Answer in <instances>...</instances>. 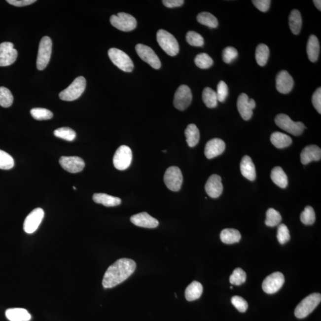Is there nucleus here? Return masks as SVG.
Here are the masks:
<instances>
[{
	"label": "nucleus",
	"instance_id": "nucleus-1",
	"mask_svg": "<svg viewBox=\"0 0 321 321\" xmlns=\"http://www.w3.org/2000/svg\"><path fill=\"white\" fill-rule=\"evenodd\" d=\"M137 264L128 258H121L111 265L106 272L103 280L104 288H110L125 281L134 273Z\"/></svg>",
	"mask_w": 321,
	"mask_h": 321
},
{
	"label": "nucleus",
	"instance_id": "nucleus-2",
	"mask_svg": "<svg viewBox=\"0 0 321 321\" xmlns=\"http://www.w3.org/2000/svg\"><path fill=\"white\" fill-rule=\"evenodd\" d=\"M321 301V295L320 293H312L302 300L297 306L294 311V315L299 319L307 317L315 310Z\"/></svg>",
	"mask_w": 321,
	"mask_h": 321
},
{
	"label": "nucleus",
	"instance_id": "nucleus-3",
	"mask_svg": "<svg viewBox=\"0 0 321 321\" xmlns=\"http://www.w3.org/2000/svg\"><path fill=\"white\" fill-rule=\"evenodd\" d=\"M157 40L159 45L169 56L174 57L179 53L178 40L169 32L159 30L157 34Z\"/></svg>",
	"mask_w": 321,
	"mask_h": 321
},
{
	"label": "nucleus",
	"instance_id": "nucleus-4",
	"mask_svg": "<svg viewBox=\"0 0 321 321\" xmlns=\"http://www.w3.org/2000/svg\"><path fill=\"white\" fill-rule=\"evenodd\" d=\"M86 85L85 78L79 76L75 79L71 85L61 92L59 97L65 101H72L79 98L85 91Z\"/></svg>",
	"mask_w": 321,
	"mask_h": 321
},
{
	"label": "nucleus",
	"instance_id": "nucleus-5",
	"mask_svg": "<svg viewBox=\"0 0 321 321\" xmlns=\"http://www.w3.org/2000/svg\"><path fill=\"white\" fill-rule=\"evenodd\" d=\"M275 123L278 126L283 130L294 136H299L302 134L306 127L300 121L295 122L291 119L287 115L280 114L275 118Z\"/></svg>",
	"mask_w": 321,
	"mask_h": 321
},
{
	"label": "nucleus",
	"instance_id": "nucleus-6",
	"mask_svg": "<svg viewBox=\"0 0 321 321\" xmlns=\"http://www.w3.org/2000/svg\"><path fill=\"white\" fill-rule=\"evenodd\" d=\"M108 56L114 65L120 70L125 72H131L134 68V63L131 58L124 51L119 49L112 48L108 52Z\"/></svg>",
	"mask_w": 321,
	"mask_h": 321
},
{
	"label": "nucleus",
	"instance_id": "nucleus-7",
	"mask_svg": "<svg viewBox=\"0 0 321 321\" xmlns=\"http://www.w3.org/2000/svg\"><path fill=\"white\" fill-rule=\"evenodd\" d=\"M52 46L53 43L50 37L44 36L40 40L36 60V67L39 71L44 70L48 65L52 53Z\"/></svg>",
	"mask_w": 321,
	"mask_h": 321
},
{
	"label": "nucleus",
	"instance_id": "nucleus-8",
	"mask_svg": "<svg viewBox=\"0 0 321 321\" xmlns=\"http://www.w3.org/2000/svg\"><path fill=\"white\" fill-rule=\"evenodd\" d=\"M111 24L117 30L123 32L134 31L137 27V21L131 14L120 12L110 17Z\"/></svg>",
	"mask_w": 321,
	"mask_h": 321
},
{
	"label": "nucleus",
	"instance_id": "nucleus-9",
	"mask_svg": "<svg viewBox=\"0 0 321 321\" xmlns=\"http://www.w3.org/2000/svg\"><path fill=\"white\" fill-rule=\"evenodd\" d=\"M183 175L180 169L172 166L167 169L164 176V181L168 189L173 192H178L183 183Z\"/></svg>",
	"mask_w": 321,
	"mask_h": 321
},
{
	"label": "nucleus",
	"instance_id": "nucleus-10",
	"mask_svg": "<svg viewBox=\"0 0 321 321\" xmlns=\"http://www.w3.org/2000/svg\"><path fill=\"white\" fill-rule=\"evenodd\" d=\"M132 152L129 146L121 145L117 149L113 157V164L118 170H125L131 166L132 161Z\"/></svg>",
	"mask_w": 321,
	"mask_h": 321
},
{
	"label": "nucleus",
	"instance_id": "nucleus-11",
	"mask_svg": "<svg viewBox=\"0 0 321 321\" xmlns=\"http://www.w3.org/2000/svg\"><path fill=\"white\" fill-rule=\"evenodd\" d=\"M192 94L189 86L182 85L178 88L175 94L174 106L178 110L183 111L190 105Z\"/></svg>",
	"mask_w": 321,
	"mask_h": 321
},
{
	"label": "nucleus",
	"instance_id": "nucleus-12",
	"mask_svg": "<svg viewBox=\"0 0 321 321\" xmlns=\"http://www.w3.org/2000/svg\"><path fill=\"white\" fill-rule=\"evenodd\" d=\"M135 49L141 59L148 64L152 68L159 69L161 68L160 59L151 48L145 45L139 44L136 45Z\"/></svg>",
	"mask_w": 321,
	"mask_h": 321
},
{
	"label": "nucleus",
	"instance_id": "nucleus-13",
	"mask_svg": "<svg viewBox=\"0 0 321 321\" xmlns=\"http://www.w3.org/2000/svg\"><path fill=\"white\" fill-rule=\"evenodd\" d=\"M285 282L284 275L280 272H276L268 276L262 283V288L266 293L274 294L279 291Z\"/></svg>",
	"mask_w": 321,
	"mask_h": 321
},
{
	"label": "nucleus",
	"instance_id": "nucleus-14",
	"mask_svg": "<svg viewBox=\"0 0 321 321\" xmlns=\"http://www.w3.org/2000/svg\"><path fill=\"white\" fill-rule=\"evenodd\" d=\"M44 216V211L42 208L34 210L26 218L24 224V230L26 233L32 234L35 232L41 223Z\"/></svg>",
	"mask_w": 321,
	"mask_h": 321
},
{
	"label": "nucleus",
	"instance_id": "nucleus-15",
	"mask_svg": "<svg viewBox=\"0 0 321 321\" xmlns=\"http://www.w3.org/2000/svg\"><path fill=\"white\" fill-rule=\"evenodd\" d=\"M237 106L243 119L249 120L252 117L253 109L255 108L256 103L253 99H249L248 95L243 93L239 95Z\"/></svg>",
	"mask_w": 321,
	"mask_h": 321
},
{
	"label": "nucleus",
	"instance_id": "nucleus-16",
	"mask_svg": "<svg viewBox=\"0 0 321 321\" xmlns=\"http://www.w3.org/2000/svg\"><path fill=\"white\" fill-rule=\"evenodd\" d=\"M17 51L14 48L13 43L4 42L0 44V66L4 67L16 62Z\"/></svg>",
	"mask_w": 321,
	"mask_h": 321
},
{
	"label": "nucleus",
	"instance_id": "nucleus-17",
	"mask_svg": "<svg viewBox=\"0 0 321 321\" xmlns=\"http://www.w3.org/2000/svg\"><path fill=\"white\" fill-rule=\"evenodd\" d=\"M59 163L64 170L71 173L82 172L85 166V162L79 157H62Z\"/></svg>",
	"mask_w": 321,
	"mask_h": 321
},
{
	"label": "nucleus",
	"instance_id": "nucleus-18",
	"mask_svg": "<svg viewBox=\"0 0 321 321\" xmlns=\"http://www.w3.org/2000/svg\"><path fill=\"white\" fill-rule=\"evenodd\" d=\"M294 86L293 77L285 71H280L276 77V88L280 93L288 94Z\"/></svg>",
	"mask_w": 321,
	"mask_h": 321
},
{
	"label": "nucleus",
	"instance_id": "nucleus-19",
	"mask_svg": "<svg viewBox=\"0 0 321 321\" xmlns=\"http://www.w3.org/2000/svg\"><path fill=\"white\" fill-rule=\"evenodd\" d=\"M221 180V178L217 175H213L208 179L205 189L210 197L217 198L222 194L223 186Z\"/></svg>",
	"mask_w": 321,
	"mask_h": 321
},
{
	"label": "nucleus",
	"instance_id": "nucleus-20",
	"mask_svg": "<svg viewBox=\"0 0 321 321\" xmlns=\"http://www.w3.org/2000/svg\"><path fill=\"white\" fill-rule=\"evenodd\" d=\"M225 144L223 141L218 138H214L208 142L205 147V155L208 159H212L223 153Z\"/></svg>",
	"mask_w": 321,
	"mask_h": 321
},
{
	"label": "nucleus",
	"instance_id": "nucleus-21",
	"mask_svg": "<svg viewBox=\"0 0 321 321\" xmlns=\"http://www.w3.org/2000/svg\"><path fill=\"white\" fill-rule=\"evenodd\" d=\"M131 221L137 226L154 228L158 227L159 222L157 219L152 217L145 212L141 213L131 216Z\"/></svg>",
	"mask_w": 321,
	"mask_h": 321
},
{
	"label": "nucleus",
	"instance_id": "nucleus-22",
	"mask_svg": "<svg viewBox=\"0 0 321 321\" xmlns=\"http://www.w3.org/2000/svg\"><path fill=\"white\" fill-rule=\"evenodd\" d=\"M321 158V149L314 144L306 146L300 154V160L303 165L308 164L312 161H320Z\"/></svg>",
	"mask_w": 321,
	"mask_h": 321
},
{
	"label": "nucleus",
	"instance_id": "nucleus-23",
	"mask_svg": "<svg viewBox=\"0 0 321 321\" xmlns=\"http://www.w3.org/2000/svg\"><path fill=\"white\" fill-rule=\"evenodd\" d=\"M241 171L242 175L250 181H254L256 179V173L255 167L252 160L248 155L243 157L241 163Z\"/></svg>",
	"mask_w": 321,
	"mask_h": 321
},
{
	"label": "nucleus",
	"instance_id": "nucleus-24",
	"mask_svg": "<svg viewBox=\"0 0 321 321\" xmlns=\"http://www.w3.org/2000/svg\"><path fill=\"white\" fill-rule=\"evenodd\" d=\"M306 51H307L309 60L313 63L317 62L318 57H319L320 45L319 40L314 35H312L309 37Z\"/></svg>",
	"mask_w": 321,
	"mask_h": 321
},
{
	"label": "nucleus",
	"instance_id": "nucleus-25",
	"mask_svg": "<svg viewBox=\"0 0 321 321\" xmlns=\"http://www.w3.org/2000/svg\"><path fill=\"white\" fill-rule=\"evenodd\" d=\"M93 200L95 203L102 204L107 207H116L121 203L119 198L101 193H95L93 196Z\"/></svg>",
	"mask_w": 321,
	"mask_h": 321
},
{
	"label": "nucleus",
	"instance_id": "nucleus-26",
	"mask_svg": "<svg viewBox=\"0 0 321 321\" xmlns=\"http://www.w3.org/2000/svg\"><path fill=\"white\" fill-rule=\"evenodd\" d=\"M5 317L10 321H29L31 319V314L23 308L8 309L5 312Z\"/></svg>",
	"mask_w": 321,
	"mask_h": 321
},
{
	"label": "nucleus",
	"instance_id": "nucleus-27",
	"mask_svg": "<svg viewBox=\"0 0 321 321\" xmlns=\"http://www.w3.org/2000/svg\"><path fill=\"white\" fill-rule=\"evenodd\" d=\"M203 293V286L200 283L193 282L185 291V297L188 301L192 302L200 298Z\"/></svg>",
	"mask_w": 321,
	"mask_h": 321
},
{
	"label": "nucleus",
	"instance_id": "nucleus-28",
	"mask_svg": "<svg viewBox=\"0 0 321 321\" xmlns=\"http://www.w3.org/2000/svg\"><path fill=\"white\" fill-rule=\"evenodd\" d=\"M271 178L272 180L278 186L285 189L288 185V178L282 167H274L271 171Z\"/></svg>",
	"mask_w": 321,
	"mask_h": 321
},
{
	"label": "nucleus",
	"instance_id": "nucleus-29",
	"mask_svg": "<svg viewBox=\"0 0 321 321\" xmlns=\"http://www.w3.org/2000/svg\"><path fill=\"white\" fill-rule=\"evenodd\" d=\"M220 239L222 242L225 244H234L241 241V234L238 230L225 228L221 231Z\"/></svg>",
	"mask_w": 321,
	"mask_h": 321
},
{
	"label": "nucleus",
	"instance_id": "nucleus-30",
	"mask_svg": "<svg viewBox=\"0 0 321 321\" xmlns=\"http://www.w3.org/2000/svg\"><path fill=\"white\" fill-rule=\"evenodd\" d=\"M184 134L189 146L195 147L199 143V140H200V133L195 124H190L188 125L185 130Z\"/></svg>",
	"mask_w": 321,
	"mask_h": 321
},
{
	"label": "nucleus",
	"instance_id": "nucleus-31",
	"mask_svg": "<svg viewBox=\"0 0 321 321\" xmlns=\"http://www.w3.org/2000/svg\"><path fill=\"white\" fill-rule=\"evenodd\" d=\"M271 143L277 148H285L290 145L292 143L291 138L289 136L282 132H274L271 136Z\"/></svg>",
	"mask_w": 321,
	"mask_h": 321
},
{
	"label": "nucleus",
	"instance_id": "nucleus-32",
	"mask_svg": "<svg viewBox=\"0 0 321 321\" xmlns=\"http://www.w3.org/2000/svg\"><path fill=\"white\" fill-rule=\"evenodd\" d=\"M289 27L294 35H298L301 30L302 19L301 14L297 10H293L289 16Z\"/></svg>",
	"mask_w": 321,
	"mask_h": 321
},
{
	"label": "nucleus",
	"instance_id": "nucleus-33",
	"mask_svg": "<svg viewBox=\"0 0 321 321\" xmlns=\"http://www.w3.org/2000/svg\"><path fill=\"white\" fill-rule=\"evenodd\" d=\"M202 100L208 108H215L218 105V98L216 92L209 87L205 88L202 92Z\"/></svg>",
	"mask_w": 321,
	"mask_h": 321
},
{
	"label": "nucleus",
	"instance_id": "nucleus-34",
	"mask_svg": "<svg viewBox=\"0 0 321 321\" xmlns=\"http://www.w3.org/2000/svg\"><path fill=\"white\" fill-rule=\"evenodd\" d=\"M270 56V49L264 44H259L256 49L255 58L258 65L264 66L268 62Z\"/></svg>",
	"mask_w": 321,
	"mask_h": 321
},
{
	"label": "nucleus",
	"instance_id": "nucleus-35",
	"mask_svg": "<svg viewBox=\"0 0 321 321\" xmlns=\"http://www.w3.org/2000/svg\"><path fill=\"white\" fill-rule=\"evenodd\" d=\"M197 20L199 24L211 28H216L218 25L217 19L212 14L208 12L199 13L197 16Z\"/></svg>",
	"mask_w": 321,
	"mask_h": 321
},
{
	"label": "nucleus",
	"instance_id": "nucleus-36",
	"mask_svg": "<svg viewBox=\"0 0 321 321\" xmlns=\"http://www.w3.org/2000/svg\"><path fill=\"white\" fill-rule=\"evenodd\" d=\"M282 220L281 214L274 208H270L266 213L265 224L268 227H273L280 224Z\"/></svg>",
	"mask_w": 321,
	"mask_h": 321
},
{
	"label": "nucleus",
	"instance_id": "nucleus-37",
	"mask_svg": "<svg viewBox=\"0 0 321 321\" xmlns=\"http://www.w3.org/2000/svg\"><path fill=\"white\" fill-rule=\"evenodd\" d=\"M13 103V96L9 89L0 87V106L4 108H8Z\"/></svg>",
	"mask_w": 321,
	"mask_h": 321
},
{
	"label": "nucleus",
	"instance_id": "nucleus-38",
	"mask_svg": "<svg viewBox=\"0 0 321 321\" xmlns=\"http://www.w3.org/2000/svg\"><path fill=\"white\" fill-rule=\"evenodd\" d=\"M54 134L56 137L68 141H73L76 137V132L67 127L57 129L54 132Z\"/></svg>",
	"mask_w": 321,
	"mask_h": 321
},
{
	"label": "nucleus",
	"instance_id": "nucleus-39",
	"mask_svg": "<svg viewBox=\"0 0 321 321\" xmlns=\"http://www.w3.org/2000/svg\"><path fill=\"white\" fill-rule=\"evenodd\" d=\"M195 63L196 66L201 69H209L213 65V60L209 55L201 53L195 57Z\"/></svg>",
	"mask_w": 321,
	"mask_h": 321
},
{
	"label": "nucleus",
	"instance_id": "nucleus-40",
	"mask_svg": "<svg viewBox=\"0 0 321 321\" xmlns=\"http://www.w3.org/2000/svg\"><path fill=\"white\" fill-rule=\"evenodd\" d=\"M31 114L35 119L40 121L50 120L53 117V112L47 109L42 108L32 109Z\"/></svg>",
	"mask_w": 321,
	"mask_h": 321
},
{
	"label": "nucleus",
	"instance_id": "nucleus-41",
	"mask_svg": "<svg viewBox=\"0 0 321 321\" xmlns=\"http://www.w3.org/2000/svg\"><path fill=\"white\" fill-rule=\"evenodd\" d=\"M247 280V274L241 268H236L233 272L230 277L231 285H240L244 284Z\"/></svg>",
	"mask_w": 321,
	"mask_h": 321
},
{
	"label": "nucleus",
	"instance_id": "nucleus-42",
	"mask_svg": "<svg viewBox=\"0 0 321 321\" xmlns=\"http://www.w3.org/2000/svg\"><path fill=\"white\" fill-rule=\"evenodd\" d=\"M186 39L188 44L194 47H202L204 44V37L195 31L188 32Z\"/></svg>",
	"mask_w": 321,
	"mask_h": 321
},
{
	"label": "nucleus",
	"instance_id": "nucleus-43",
	"mask_svg": "<svg viewBox=\"0 0 321 321\" xmlns=\"http://www.w3.org/2000/svg\"><path fill=\"white\" fill-rule=\"evenodd\" d=\"M315 213L313 208L306 207L300 215V220L305 225L313 224L315 221Z\"/></svg>",
	"mask_w": 321,
	"mask_h": 321
},
{
	"label": "nucleus",
	"instance_id": "nucleus-44",
	"mask_svg": "<svg viewBox=\"0 0 321 321\" xmlns=\"http://www.w3.org/2000/svg\"><path fill=\"white\" fill-rule=\"evenodd\" d=\"M14 166L13 158L8 153L0 149V169L10 170Z\"/></svg>",
	"mask_w": 321,
	"mask_h": 321
},
{
	"label": "nucleus",
	"instance_id": "nucleus-45",
	"mask_svg": "<svg viewBox=\"0 0 321 321\" xmlns=\"http://www.w3.org/2000/svg\"><path fill=\"white\" fill-rule=\"evenodd\" d=\"M277 239L282 245H285L290 241V232L287 227L284 224H280L278 227Z\"/></svg>",
	"mask_w": 321,
	"mask_h": 321
},
{
	"label": "nucleus",
	"instance_id": "nucleus-46",
	"mask_svg": "<svg viewBox=\"0 0 321 321\" xmlns=\"http://www.w3.org/2000/svg\"><path fill=\"white\" fill-rule=\"evenodd\" d=\"M238 56V52L235 48L228 47L222 51V60L227 64L233 62Z\"/></svg>",
	"mask_w": 321,
	"mask_h": 321
},
{
	"label": "nucleus",
	"instance_id": "nucleus-47",
	"mask_svg": "<svg viewBox=\"0 0 321 321\" xmlns=\"http://www.w3.org/2000/svg\"><path fill=\"white\" fill-rule=\"evenodd\" d=\"M219 102L223 103L228 94V88L227 84L224 81H220L217 85V91L216 92Z\"/></svg>",
	"mask_w": 321,
	"mask_h": 321
},
{
	"label": "nucleus",
	"instance_id": "nucleus-48",
	"mask_svg": "<svg viewBox=\"0 0 321 321\" xmlns=\"http://www.w3.org/2000/svg\"><path fill=\"white\" fill-rule=\"evenodd\" d=\"M231 303L240 312L244 313L248 308V303L246 300L240 296H236L231 299Z\"/></svg>",
	"mask_w": 321,
	"mask_h": 321
},
{
	"label": "nucleus",
	"instance_id": "nucleus-49",
	"mask_svg": "<svg viewBox=\"0 0 321 321\" xmlns=\"http://www.w3.org/2000/svg\"><path fill=\"white\" fill-rule=\"evenodd\" d=\"M312 104L320 114H321V88H318L314 92L312 98Z\"/></svg>",
	"mask_w": 321,
	"mask_h": 321
},
{
	"label": "nucleus",
	"instance_id": "nucleus-50",
	"mask_svg": "<svg viewBox=\"0 0 321 321\" xmlns=\"http://www.w3.org/2000/svg\"><path fill=\"white\" fill-rule=\"evenodd\" d=\"M252 3L259 11L267 12L270 7V0H253Z\"/></svg>",
	"mask_w": 321,
	"mask_h": 321
},
{
	"label": "nucleus",
	"instance_id": "nucleus-51",
	"mask_svg": "<svg viewBox=\"0 0 321 321\" xmlns=\"http://www.w3.org/2000/svg\"><path fill=\"white\" fill-rule=\"evenodd\" d=\"M7 2L10 4L16 7H24L33 4L36 0H7Z\"/></svg>",
	"mask_w": 321,
	"mask_h": 321
},
{
	"label": "nucleus",
	"instance_id": "nucleus-52",
	"mask_svg": "<svg viewBox=\"0 0 321 321\" xmlns=\"http://www.w3.org/2000/svg\"><path fill=\"white\" fill-rule=\"evenodd\" d=\"M163 2L168 8H174L181 6L184 1L183 0H163Z\"/></svg>",
	"mask_w": 321,
	"mask_h": 321
},
{
	"label": "nucleus",
	"instance_id": "nucleus-53",
	"mask_svg": "<svg viewBox=\"0 0 321 321\" xmlns=\"http://www.w3.org/2000/svg\"><path fill=\"white\" fill-rule=\"evenodd\" d=\"M314 3L318 10H321V1L320 0H314Z\"/></svg>",
	"mask_w": 321,
	"mask_h": 321
},
{
	"label": "nucleus",
	"instance_id": "nucleus-54",
	"mask_svg": "<svg viewBox=\"0 0 321 321\" xmlns=\"http://www.w3.org/2000/svg\"><path fill=\"white\" fill-rule=\"evenodd\" d=\"M163 152H166L167 151H166V150H163Z\"/></svg>",
	"mask_w": 321,
	"mask_h": 321
},
{
	"label": "nucleus",
	"instance_id": "nucleus-55",
	"mask_svg": "<svg viewBox=\"0 0 321 321\" xmlns=\"http://www.w3.org/2000/svg\"><path fill=\"white\" fill-rule=\"evenodd\" d=\"M73 189H74V190H76V187H73Z\"/></svg>",
	"mask_w": 321,
	"mask_h": 321
}]
</instances>
